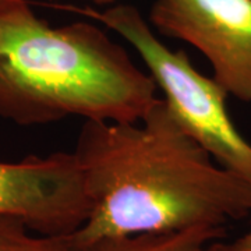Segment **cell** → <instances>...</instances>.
<instances>
[{
  "label": "cell",
  "instance_id": "6da1fadb",
  "mask_svg": "<svg viewBox=\"0 0 251 251\" xmlns=\"http://www.w3.org/2000/svg\"><path fill=\"white\" fill-rule=\"evenodd\" d=\"M92 208L75 250L130 234L226 227L251 215V183L225 169L159 98L138 122L85 120L73 151Z\"/></svg>",
  "mask_w": 251,
  "mask_h": 251
},
{
  "label": "cell",
  "instance_id": "7a4b0ae2",
  "mask_svg": "<svg viewBox=\"0 0 251 251\" xmlns=\"http://www.w3.org/2000/svg\"><path fill=\"white\" fill-rule=\"evenodd\" d=\"M147 70L92 23L52 27L27 0H0V117L45 126L69 117L138 122L156 100Z\"/></svg>",
  "mask_w": 251,
  "mask_h": 251
},
{
  "label": "cell",
  "instance_id": "3957f363",
  "mask_svg": "<svg viewBox=\"0 0 251 251\" xmlns=\"http://www.w3.org/2000/svg\"><path fill=\"white\" fill-rule=\"evenodd\" d=\"M74 11L103 24L133 46L184 130L221 166L251 183V144L229 116L227 94L214 77L198 72L184 50L165 45L134 6Z\"/></svg>",
  "mask_w": 251,
  "mask_h": 251
},
{
  "label": "cell",
  "instance_id": "277c9868",
  "mask_svg": "<svg viewBox=\"0 0 251 251\" xmlns=\"http://www.w3.org/2000/svg\"><path fill=\"white\" fill-rule=\"evenodd\" d=\"M92 201L74 152L0 161V219H16L31 232L69 237L90 215Z\"/></svg>",
  "mask_w": 251,
  "mask_h": 251
},
{
  "label": "cell",
  "instance_id": "5b68a950",
  "mask_svg": "<svg viewBox=\"0 0 251 251\" xmlns=\"http://www.w3.org/2000/svg\"><path fill=\"white\" fill-rule=\"evenodd\" d=\"M150 21L201 52L227 97L251 103V0H155Z\"/></svg>",
  "mask_w": 251,
  "mask_h": 251
},
{
  "label": "cell",
  "instance_id": "8992f818",
  "mask_svg": "<svg viewBox=\"0 0 251 251\" xmlns=\"http://www.w3.org/2000/svg\"><path fill=\"white\" fill-rule=\"evenodd\" d=\"M224 237V227L197 226L105 239L77 251H221Z\"/></svg>",
  "mask_w": 251,
  "mask_h": 251
},
{
  "label": "cell",
  "instance_id": "52a82bcc",
  "mask_svg": "<svg viewBox=\"0 0 251 251\" xmlns=\"http://www.w3.org/2000/svg\"><path fill=\"white\" fill-rule=\"evenodd\" d=\"M0 251H77L69 237L31 232L16 219H0Z\"/></svg>",
  "mask_w": 251,
  "mask_h": 251
},
{
  "label": "cell",
  "instance_id": "ba28073f",
  "mask_svg": "<svg viewBox=\"0 0 251 251\" xmlns=\"http://www.w3.org/2000/svg\"><path fill=\"white\" fill-rule=\"evenodd\" d=\"M221 251H251V225L250 227L232 242H221Z\"/></svg>",
  "mask_w": 251,
  "mask_h": 251
},
{
  "label": "cell",
  "instance_id": "9c48e42d",
  "mask_svg": "<svg viewBox=\"0 0 251 251\" xmlns=\"http://www.w3.org/2000/svg\"><path fill=\"white\" fill-rule=\"evenodd\" d=\"M90 1L97 6H115L119 0H90Z\"/></svg>",
  "mask_w": 251,
  "mask_h": 251
}]
</instances>
